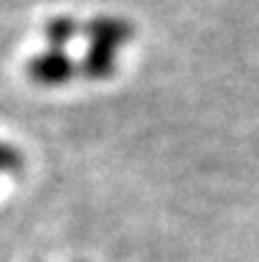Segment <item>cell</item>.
<instances>
[{
	"label": "cell",
	"instance_id": "obj_4",
	"mask_svg": "<svg viewBox=\"0 0 259 262\" xmlns=\"http://www.w3.org/2000/svg\"><path fill=\"white\" fill-rule=\"evenodd\" d=\"M74 33H77V26H74L72 20H66V18H59V20L49 23V28H46V36H49V41H51L56 49L66 46V43L74 38Z\"/></svg>",
	"mask_w": 259,
	"mask_h": 262
},
{
	"label": "cell",
	"instance_id": "obj_3",
	"mask_svg": "<svg viewBox=\"0 0 259 262\" xmlns=\"http://www.w3.org/2000/svg\"><path fill=\"white\" fill-rule=\"evenodd\" d=\"M86 33H89L91 43H109V46H120V43H125L132 36V31H130L127 23H122V20H107V18H99V20L89 23L86 26Z\"/></svg>",
	"mask_w": 259,
	"mask_h": 262
},
{
	"label": "cell",
	"instance_id": "obj_1",
	"mask_svg": "<svg viewBox=\"0 0 259 262\" xmlns=\"http://www.w3.org/2000/svg\"><path fill=\"white\" fill-rule=\"evenodd\" d=\"M77 67L74 61L61 54V51H49V54H41L36 59H31L28 64V77L38 84H46V87H54V84H64L74 77Z\"/></svg>",
	"mask_w": 259,
	"mask_h": 262
},
{
	"label": "cell",
	"instance_id": "obj_5",
	"mask_svg": "<svg viewBox=\"0 0 259 262\" xmlns=\"http://www.w3.org/2000/svg\"><path fill=\"white\" fill-rule=\"evenodd\" d=\"M20 166H23V158L18 156V150L0 143V173H18Z\"/></svg>",
	"mask_w": 259,
	"mask_h": 262
},
{
	"label": "cell",
	"instance_id": "obj_2",
	"mask_svg": "<svg viewBox=\"0 0 259 262\" xmlns=\"http://www.w3.org/2000/svg\"><path fill=\"white\" fill-rule=\"evenodd\" d=\"M114 54H117V46L91 43V49L86 51V56H84L82 72H84L89 79H107L114 72Z\"/></svg>",
	"mask_w": 259,
	"mask_h": 262
}]
</instances>
